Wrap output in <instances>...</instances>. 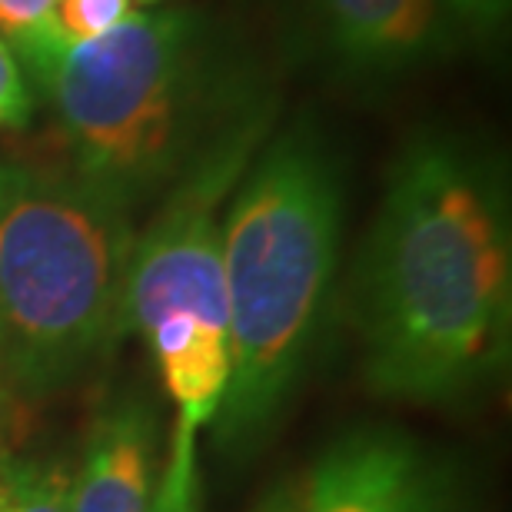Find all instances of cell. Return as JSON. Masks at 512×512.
Masks as SVG:
<instances>
[{
  "label": "cell",
  "mask_w": 512,
  "mask_h": 512,
  "mask_svg": "<svg viewBox=\"0 0 512 512\" xmlns=\"http://www.w3.org/2000/svg\"><path fill=\"white\" fill-rule=\"evenodd\" d=\"M340 233V160L310 120H296L253 153L223 213L230 376L210 426L230 463L273 436L303 380L330 306Z\"/></svg>",
  "instance_id": "cell-2"
},
{
  "label": "cell",
  "mask_w": 512,
  "mask_h": 512,
  "mask_svg": "<svg viewBox=\"0 0 512 512\" xmlns=\"http://www.w3.org/2000/svg\"><path fill=\"white\" fill-rule=\"evenodd\" d=\"M70 476L47 459L7 456L0 466V512H70Z\"/></svg>",
  "instance_id": "cell-9"
},
{
  "label": "cell",
  "mask_w": 512,
  "mask_h": 512,
  "mask_svg": "<svg viewBox=\"0 0 512 512\" xmlns=\"http://www.w3.org/2000/svg\"><path fill=\"white\" fill-rule=\"evenodd\" d=\"M293 496H296V486H283L266 499V503L256 509V512H293Z\"/></svg>",
  "instance_id": "cell-14"
},
{
  "label": "cell",
  "mask_w": 512,
  "mask_h": 512,
  "mask_svg": "<svg viewBox=\"0 0 512 512\" xmlns=\"http://www.w3.org/2000/svg\"><path fill=\"white\" fill-rule=\"evenodd\" d=\"M37 107L34 87L24 64L17 60L7 37H0V130H20L30 124Z\"/></svg>",
  "instance_id": "cell-11"
},
{
  "label": "cell",
  "mask_w": 512,
  "mask_h": 512,
  "mask_svg": "<svg viewBox=\"0 0 512 512\" xmlns=\"http://www.w3.org/2000/svg\"><path fill=\"white\" fill-rule=\"evenodd\" d=\"M140 7H153V4H160V0H137Z\"/></svg>",
  "instance_id": "cell-15"
},
{
  "label": "cell",
  "mask_w": 512,
  "mask_h": 512,
  "mask_svg": "<svg viewBox=\"0 0 512 512\" xmlns=\"http://www.w3.org/2000/svg\"><path fill=\"white\" fill-rule=\"evenodd\" d=\"M54 4L57 0H0V30L20 34V30L47 20Z\"/></svg>",
  "instance_id": "cell-12"
},
{
  "label": "cell",
  "mask_w": 512,
  "mask_h": 512,
  "mask_svg": "<svg viewBox=\"0 0 512 512\" xmlns=\"http://www.w3.org/2000/svg\"><path fill=\"white\" fill-rule=\"evenodd\" d=\"M67 496L70 512H160L157 416L147 399L124 393L94 416Z\"/></svg>",
  "instance_id": "cell-8"
},
{
  "label": "cell",
  "mask_w": 512,
  "mask_h": 512,
  "mask_svg": "<svg viewBox=\"0 0 512 512\" xmlns=\"http://www.w3.org/2000/svg\"><path fill=\"white\" fill-rule=\"evenodd\" d=\"M54 110L70 167L133 213L163 197L220 120L207 114V50L183 10H137L94 40L50 24L10 34Z\"/></svg>",
  "instance_id": "cell-5"
},
{
  "label": "cell",
  "mask_w": 512,
  "mask_h": 512,
  "mask_svg": "<svg viewBox=\"0 0 512 512\" xmlns=\"http://www.w3.org/2000/svg\"><path fill=\"white\" fill-rule=\"evenodd\" d=\"M293 512H459V483L406 429L370 423L323 449Z\"/></svg>",
  "instance_id": "cell-6"
},
{
  "label": "cell",
  "mask_w": 512,
  "mask_h": 512,
  "mask_svg": "<svg viewBox=\"0 0 512 512\" xmlns=\"http://www.w3.org/2000/svg\"><path fill=\"white\" fill-rule=\"evenodd\" d=\"M133 213L74 167L0 157V386L47 399L124 340Z\"/></svg>",
  "instance_id": "cell-3"
},
{
  "label": "cell",
  "mask_w": 512,
  "mask_h": 512,
  "mask_svg": "<svg viewBox=\"0 0 512 512\" xmlns=\"http://www.w3.org/2000/svg\"><path fill=\"white\" fill-rule=\"evenodd\" d=\"M446 10L473 27H496L506 17L509 0H443Z\"/></svg>",
  "instance_id": "cell-13"
},
{
  "label": "cell",
  "mask_w": 512,
  "mask_h": 512,
  "mask_svg": "<svg viewBox=\"0 0 512 512\" xmlns=\"http://www.w3.org/2000/svg\"><path fill=\"white\" fill-rule=\"evenodd\" d=\"M137 10V0H57L47 20L70 40H94L110 34Z\"/></svg>",
  "instance_id": "cell-10"
},
{
  "label": "cell",
  "mask_w": 512,
  "mask_h": 512,
  "mask_svg": "<svg viewBox=\"0 0 512 512\" xmlns=\"http://www.w3.org/2000/svg\"><path fill=\"white\" fill-rule=\"evenodd\" d=\"M313 34L346 77L393 80L443 54V0H310Z\"/></svg>",
  "instance_id": "cell-7"
},
{
  "label": "cell",
  "mask_w": 512,
  "mask_h": 512,
  "mask_svg": "<svg viewBox=\"0 0 512 512\" xmlns=\"http://www.w3.org/2000/svg\"><path fill=\"white\" fill-rule=\"evenodd\" d=\"M350 306L370 393L446 406L493 383L512 336L499 163L456 133H413L386 173Z\"/></svg>",
  "instance_id": "cell-1"
},
{
  "label": "cell",
  "mask_w": 512,
  "mask_h": 512,
  "mask_svg": "<svg viewBox=\"0 0 512 512\" xmlns=\"http://www.w3.org/2000/svg\"><path fill=\"white\" fill-rule=\"evenodd\" d=\"M270 124L273 114L260 100L230 107L163 193L153 223L133 240L124 336H143L177 409L160 512H197V436L217 416L230 376L223 207Z\"/></svg>",
  "instance_id": "cell-4"
},
{
  "label": "cell",
  "mask_w": 512,
  "mask_h": 512,
  "mask_svg": "<svg viewBox=\"0 0 512 512\" xmlns=\"http://www.w3.org/2000/svg\"><path fill=\"white\" fill-rule=\"evenodd\" d=\"M4 459H7V453H4V449H0V466H4Z\"/></svg>",
  "instance_id": "cell-16"
}]
</instances>
